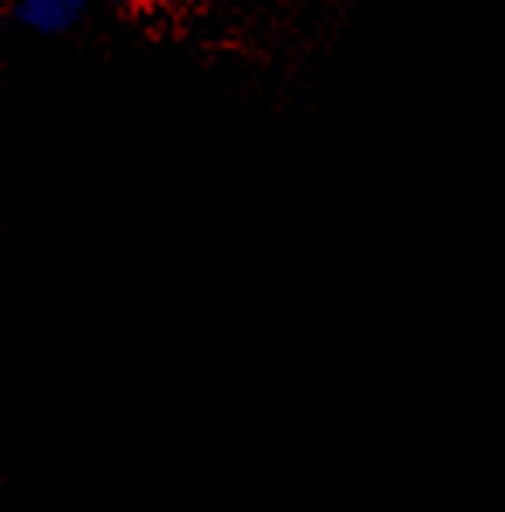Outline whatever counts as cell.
<instances>
[{
    "label": "cell",
    "instance_id": "cell-1",
    "mask_svg": "<svg viewBox=\"0 0 505 512\" xmlns=\"http://www.w3.org/2000/svg\"><path fill=\"white\" fill-rule=\"evenodd\" d=\"M84 11V0H18V18L35 32H66Z\"/></svg>",
    "mask_w": 505,
    "mask_h": 512
},
{
    "label": "cell",
    "instance_id": "cell-2",
    "mask_svg": "<svg viewBox=\"0 0 505 512\" xmlns=\"http://www.w3.org/2000/svg\"><path fill=\"white\" fill-rule=\"evenodd\" d=\"M115 4H139V0H115Z\"/></svg>",
    "mask_w": 505,
    "mask_h": 512
}]
</instances>
